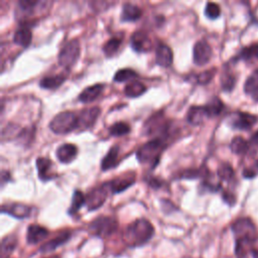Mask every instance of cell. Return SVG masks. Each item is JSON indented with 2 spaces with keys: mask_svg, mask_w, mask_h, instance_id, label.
I'll return each mask as SVG.
<instances>
[{
  "mask_svg": "<svg viewBox=\"0 0 258 258\" xmlns=\"http://www.w3.org/2000/svg\"><path fill=\"white\" fill-rule=\"evenodd\" d=\"M154 235V227L146 219H137L129 224L123 232V241L130 247H141L145 245Z\"/></svg>",
  "mask_w": 258,
  "mask_h": 258,
  "instance_id": "6da1fadb",
  "label": "cell"
},
{
  "mask_svg": "<svg viewBox=\"0 0 258 258\" xmlns=\"http://www.w3.org/2000/svg\"><path fill=\"white\" fill-rule=\"evenodd\" d=\"M166 146V142L160 138H153L141 145L136 151V157L142 164H149L154 167L160 158L161 152Z\"/></svg>",
  "mask_w": 258,
  "mask_h": 258,
  "instance_id": "7a4b0ae2",
  "label": "cell"
},
{
  "mask_svg": "<svg viewBox=\"0 0 258 258\" xmlns=\"http://www.w3.org/2000/svg\"><path fill=\"white\" fill-rule=\"evenodd\" d=\"M49 129L55 134H67L78 128V115L66 111L55 115L48 124Z\"/></svg>",
  "mask_w": 258,
  "mask_h": 258,
  "instance_id": "3957f363",
  "label": "cell"
},
{
  "mask_svg": "<svg viewBox=\"0 0 258 258\" xmlns=\"http://www.w3.org/2000/svg\"><path fill=\"white\" fill-rule=\"evenodd\" d=\"M170 124L169 122L163 117L161 112H158L152 115L143 126V132L146 135H156L155 138H160L166 140L169 134Z\"/></svg>",
  "mask_w": 258,
  "mask_h": 258,
  "instance_id": "277c9868",
  "label": "cell"
},
{
  "mask_svg": "<svg viewBox=\"0 0 258 258\" xmlns=\"http://www.w3.org/2000/svg\"><path fill=\"white\" fill-rule=\"evenodd\" d=\"M118 228L116 219L108 216H99L89 224V231L92 235L99 238H107L111 236Z\"/></svg>",
  "mask_w": 258,
  "mask_h": 258,
  "instance_id": "5b68a950",
  "label": "cell"
},
{
  "mask_svg": "<svg viewBox=\"0 0 258 258\" xmlns=\"http://www.w3.org/2000/svg\"><path fill=\"white\" fill-rule=\"evenodd\" d=\"M81 52L80 42L78 39L68 41L59 50L57 61L64 69H71L79 59Z\"/></svg>",
  "mask_w": 258,
  "mask_h": 258,
  "instance_id": "8992f818",
  "label": "cell"
},
{
  "mask_svg": "<svg viewBox=\"0 0 258 258\" xmlns=\"http://www.w3.org/2000/svg\"><path fill=\"white\" fill-rule=\"evenodd\" d=\"M108 187L105 183L93 187L86 196V206L88 211H95L100 208L107 199Z\"/></svg>",
  "mask_w": 258,
  "mask_h": 258,
  "instance_id": "52a82bcc",
  "label": "cell"
},
{
  "mask_svg": "<svg viewBox=\"0 0 258 258\" xmlns=\"http://www.w3.org/2000/svg\"><path fill=\"white\" fill-rule=\"evenodd\" d=\"M232 231L236 239H254L255 226L249 218H240L232 224Z\"/></svg>",
  "mask_w": 258,
  "mask_h": 258,
  "instance_id": "ba28073f",
  "label": "cell"
},
{
  "mask_svg": "<svg viewBox=\"0 0 258 258\" xmlns=\"http://www.w3.org/2000/svg\"><path fill=\"white\" fill-rule=\"evenodd\" d=\"M213 50L211 45L204 39L195 43L192 48V60L197 66H204L208 63L212 57Z\"/></svg>",
  "mask_w": 258,
  "mask_h": 258,
  "instance_id": "9c48e42d",
  "label": "cell"
},
{
  "mask_svg": "<svg viewBox=\"0 0 258 258\" xmlns=\"http://www.w3.org/2000/svg\"><path fill=\"white\" fill-rule=\"evenodd\" d=\"M152 41L148 34L142 30H137L130 37V46L136 52H147L152 48Z\"/></svg>",
  "mask_w": 258,
  "mask_h": 258,
  "instance_id": "30bf717a",
  "label": "cell"
},
{
  "mask_svg": "<svg viewBox=\"0 0 258 258\" xmlns=\"http://www.w3.org/2000/svg\"><path fill=\"white\" fill-rule=\"evenodd\" d=\"M101 110L99 107H91L82 110L78 114V128L81 130L92 127L98 119Z\"/></svg>",
  "mask_w": 258,
  "mask_h": 258,
  "instance_id": "8fae6325",
  "label": "cell"
},
{
  "mask_svg": "<svg viewBox=\"0 0 258 258\" xmlns=\"http://www.w3.org/2000/svg\"><path fill=\"white\" fill-rule=\"evenodd\" d=\"M1 212L16 219H26L31 215L32 209L29 206L20 203H8L2 205Z\"/></svg>",
  "mask_w": 258,
  "mask_h": 258,
  "instance_id": "7c38bea8",
  "label": "cell"
},
{
  "mask_svg": "<svg viewBox=\"0 0 258 258\" xmlns=\"http://www.w3.org/2000/svg\"><path fill=\"white\" fill-rule=\"evenodd\" d=\"M71 237H72V232L71 231H68V230L61 231L55 237H53L52 239L43 243L39 247L38 250H39L40 253H43V254L50 253V252L54 251L56 248L66 244L71 239Z\"/></svg>",
  "mask_w": 258,
  "mask_h": 258,
  "instance_id": "4fadbf2b",
  "label": "cell"
},
{
  "mask_svg": "<svg viewBox=\"0 0 258 258\" xmlns=\"http://www.w3.org/2000/svg\"><path fill=\"white\" fill-rule=\"evenodd\" d=\"M134 182H135V175L133 172H129L128 174L118 176L106 182L105 184L108 187V189H110L113 194H118L125 190L129 186H131Z\"/></svg>",
  "mask_w": 258,
  "mask_h": 258,
  "instance_id": "5bb4252c",
  "label": "cell"
},
{
  "mask_svg": "<svg viewBox=\"0 0 258 258\" xmlns=\"http://www.w3.org/2000/svg\"><path fill=\"white\" fill-rule=\"evenodd\" d=\"M173 60V53L171 48L165 43L159 42L155 49V62L163 68L171 66Z\"/></svg>",
  "mask_w": 258,
  "mask_h": 258,
  "instance_id": "9a60e30c",
  "label": "cell"
},
{
  "mask_svg": "<svg viewBox=\"0 0 258 258\" xmlns=\"http://www.w3.org/2000/svg\"><path fill=\"white\" fill-rule=\"evenodd\" d=\"M48 234L49 232L46 228L37 224H31L28 226L26 231V241L30 245H35L43 241Z\"/></svg>",
  "mask_w": 258,
  "mask_h": 258,
  "instance_id": "2e32d148",
  "label": "cell"
},
{
  "mask_svg": "<svg viewBox=\"0 0 258 258\" xmlns=\"http://www.w3.org/2000/svg\"><path fill=\"white\" fill-rule=\"evenodd\" d=\"M256 120L257 118L254 115L244 112H238L232 119L231 126L239 130H248L256 123Z\"/></svg>",
  "mask_w": 258,
  "mask_h": 258,
  "instance_id": "e0dca14e",
  "label": "cell"
},
{
  "mask_svg": "<svg viewBox=\"0 0 258 258\" xmlns=\"http://www.w3.org/2000/svg\"><path fill=\"white\" fill-rule=\"evenodd\" d=\"M77 154H78L77 146L71 143H64L59 145L55 151V156L61 163L72 162L76 158Z\"/></svg>",
  "mask_w": 258,
  "mask_h": 258,
  "instance_id": "ac0fdd59",
  "label": "cell"
},
{
  "mask_svg": "<svg viewBox=\"0 0 258 258\" xmlns=\"http://www.w3.org/2000/svg\"><path fill=\"white\" fill-rule=\"evenodd\" d=\"M32 39V32L30 30V25L27 23L20 24L19 28L13 34V42L22 46L26 47L30 44Z\"/></svg>",
  "mask_w": 258,
  "mask_h": 258,
  "instance_id": "d6986e66",
  "label": "cell"
},
{
  "mask_svg": "<svg viewBox=\"0 0 258 258\" xmlns=\"http://www.w3.org/2000/svg\"><path fill=\"white\" fill-rule=\"evenodd\" d=\"M210 118L205 106H191L186 114V121L190 125H200Z\"/></svg>",
  "mask_w": 258,
  "mask_h": 258,
  "instance_id": "ffe728a7",
  "label": "cell"
},
{
  "mask_svg": "<svg viewBox=\"0 0 258 258\" xmlns=\"http://www.w3.org/2000/svg\"><path fill=\"white\" fill-rule=\"evenodd\" d=\"M35 164H36L39 179H41L43 181H46V180H49V179L53 178L54 174L51 171L52 162H51L50 159L40 156V157L36 158Z\"/></svg>",
  "mask_w": 258,
  "mask_h": 258,
  "instance_id": "44dd1931",
  "label": "cell"
},
{
  "mask_svg": "<svg viewBox=\"0 0 258 258\" xmlns=\"http://www.w3.org/2000/svg\"><path fill=\"white\" fill-rule=\"evenodd\" d=\"M142 15V10L139 6L132 3H124L122 6L121 20L124 22H134Z\"/></svg>",
  "mask_w": 258,
  "mask_h": 258,
  "instance_id": "7402d4cb",
  "label": "cell"
},
{
  "mask_svg": "<svg viewBox=\"0 0 258 258\" xmlns=\"http://www.w3.org/2000/svg\"><path fill=\"white\" fill-rule=\"evenodd\" d=\"M104 89L103 84H95L89 86L83 90V92L79 95V100L82 103H90L96 100L102 93Z\"/></svg>",
  "mask_w": 258,
  "mask_h": 258,
  "instance_id": "603a6c76",
  "label": "cell"
},
{
  "mask_svg": "<svg viewBox=\"0 0 258 258\" xmlns=\"http://www.w3.org/2000/svg\"><path fill=\"white\" fill-rule=\"evenodd\" d=\"M17 246V237L13 234L5 236L1 241L0 258H10Z\"/></svg>",
  "mask_w": 258,
  "mask_h": 258,
  "instance_id": "cb8c5ba5",
  "label": "cell"
},
{
  "mask_svg": "<svg viewBox=\"0 0 258 258\" xmlns=\"http://www.w3.org/2000/svg\"><path fill=\"white\" fill-rule=\"evenodd\" d=\"M119 146L118 145H115V146H112L109 151L107 152V154L102 158V161H101V169L103 171H106V170H109L110 168L114 167L117 162H118V155H119Z\"/></svg>",
  "mask_w": 258,
  "mask_h": 258,
  "instance_id": "d4e9b609",
  "label": "cell"
},
{
  "mask_svg": "<svg viewBox=\"0 0 258 258\" xmlns=\"http://www.w3.org/2000/svg\"><path fill=\"white\" fill-rule=\"evenodd\" d=\"M66 79H67V76L64 74L46 76L39 81V87H41L42 89L53 90L58 88L66 81Z\"/></svg>",
  "mask_w": 258,
  "mask_h": 258,
  "instance_id": "484cf974",
  "label": "cell"
},
{
  "mask_svg": "<svg viewBox=\"0 0 258 258\" xmlns=\"http://www.w3.org/2000/svg\"><path fill=\"white\" fill-rule=\"evenodd\" d=\"M146 92L145 85L137 80L129 82L124 88V94L128 98H136L143 95Z\"/></svg>",
  "mask_w": 258,
  "mask_h": 258,
  "instance_id": "4316f807",
  "label": "cell"
},
{
  "mask_svg": "<svg viewBox=\"0 0 258 258\" xmlns=\"http://www.w3.org/2000/svg\"><path fill=\"white\" fill-rule=\"evenodd\" d=\"M123 41V35L122 34H117L113 37H111L104 45H103V52L108 56L114 55L118 50L120 45L122 44Z\"/></svg>",
  "mask_w": 258,
  "mask_h": 258,
  "instance_id": "83f0119b",
  "label": "cell"
},
{
  "mask_svg": "<svg viewBox=\"0 0 258 258\" xmlns=\"http://www.w3.org/2000/svg\"><path fill=\"white\" fill-rule=\"evenodd\" d=\"M244 91L248 95L258 97V70L254 71L246 80L244 85Z\"/></svg>",
  "mask_w": 258,
  "mask_h": 258,
  "instance_id": "f1b7e54d",
  "label": "cell"
},
{
  "mask_svg": "<svg viewBox=\"0 0 258 258\" xmlns=\"http://www.w3.org/2000/svg\"><path fill=\"white\" fill-rule=\"evenodd\" d=\"M84 205H86V196H84L81 190L75 189L72 198V204L68 210V213L70 215H75Z\"/></svg>",
  "mask_w": 258,
  "mask_h": 258,
  "instance_id": "f546056e",
  "label": "cell"
},
{
  "mask_svg": "<svg viewBox=\"0 0 258 258\" xmlns=\"http://www.w3.org/2000/svg\"><path fill=\"white\" fill-rule=\"evenodd\" d=\"M137 77H138V74L134 70L125 68V69L118 70L114 75L113 80L116 83H122L127 81H134V79H136Z\"/></svg>",
  "mask_w": 258,
  "mask_h": 258,
  "instance_id": "4dcf8cb0",
  "label": "cell"
},
{
  "mask_svg": "<svg viewBox=\"0 0 258 258\" xmlns=\"http://www.w3.org/2000/svg\"><path fill=\"white\" fill-rule=\"evenodd\" d=\"M205 107L209 114V117L211 118V117L218 116L222 112L224 105H223V102L218 97H214L205 105Z\"/></svg>",
  "mask_w": 258,
  "mask_h": 258,
  "instance_id": "1f68e13d",
  "label": "cell"
},
{
  "mask_svg": "<svg viewBox=\"0 0 258 258\" xmlns=\"http://www.w3.org/2000/svg\"><path fill=\"white\" fill-rule=\"evenodd\" d=\"M40 4H41V2H39L37 0H20L17 4V8H18L20 14L29 15Z\"/></svg>",
  "mask_w": 258,
  "mask_h": 258,
  "instance_id": "d6a6232c",
  "label": "cell"
},
{
  "mask_svg": "<svg viewBox=\"0 0 258 258\" xmlns=\"http://www.w3.org/2000/svg\"><path fill=\"white\" fill-rule=\"evenodd\" d=\"M248 142L241 136H236L232 139L230 148L235 154H243L248 150Z\"/></svg>",
  "mask_w": 258,
  "mask_h": 258,
  "instance_id": "836d02e7",
  "label": "cell"
},
{
  "mask_svg": "<svg viewBox=\"0 0 258 258\" xmlns=\"http://www.w3.org/2000/svg\"><path fill=\"white\" fill-rule=\"evenodd\" d=\"M237 59H258V43L243 48L236 57Z\"/></svg>",
  "mask_w": 258,
  "mask_h": 258,
  "instance_id": "e575fe53",
  "label": "cell"
},
{
  "mask_svg": "<svg viewBox=\"0 0 258 258\" xmlns=\"http://www.w3.org/2000/svg\"><path fill=\"white\" fill-rule=\"evenodd\" d=\"M130 132V126L125 122H117L110 126L109 134L113 137H119L126 135Z\"/></svg>",
  "mask_w": 258,
  "mask_h": 258,
  "instance_id": "d590c367",
  "label": "cell"
},
{
  "mask_svg": "<svg viewBox=\"0 0 258 258\" xmlns=\"http://www.w3.org/2000/svg\"><path fill=\"white\" fill-rule=\"evenodd\" d=\"M235 83H236V79L231 73L226 72L222 75V77H221V86H222V89L224 91H231L234 88Z\"/></svg>",
  "mask_w": 258,
  "mask_h": 258,
  "instance_id": "8d00e7d4",
  "label": "cell"
},
{
  "mask_svg": "<svg viewBox=\"0 0 258 258\" xmlns=\"http://www.w3.org/2000/svg\"><path fill=\"white\" fill-rule=\"evenodd\" d=\"M218 175L222 180H230L234 176V170L229 163H222L218 168Z\"/></svg>",
  "mask_w": 258,
  "mask_h": 258,
  "instance_id": "74e56055",
  "label": "cell"
},
{
  "mask_svg": "<svg viewBox=\"0 0 258 258\" xmlns=\"http://www.w3.org/2000/svg\"><path fill=\"white\" fill-rule=\"evenodd\" d=\"M205 14L210 19H216L221 14V8L217 3L208 2L205 7Z\"/></svg>",
  "mask_w": 258,
  "mask_h": 258,
  "instance_id": "f35d334b",
  "label": "cell"
},
{
  "mask_svg": "<svg viewBox=\"0 0 258 258\" xmlns=\"http://www.w3.org/2000/svg\"><path fill=\"white\" fill-rule=\"evenodd\" d=\"M215 72L216 70L213 69V70H208V71H205L199 75H195L194 78H195V82L199 85H206L208 83L211 82V80L214 78L215 76Z\"/></svg>",
  "mask_w": 258,
  "mask_h": 258,
  "instance_id": "ab89813d",
  "label": "cell"
},
{
  "mask_svg": "<svg viewBox=\"0 0 258 258\" xmlns=\"http://www.w3.org/2000/svg\"><path fill=\"white\" fill-rule=\"evenodd\" d=\"M146 181L153 188H159V187L162 186V180L155 177V176H149V178H147Z\"/></svg>",
  "mask_w": 258,
  "mask_h": 258,
  "instance_id": "60d3db41",
  "label": "cell"
},
{
  "mask_svg": "<svg viewBox=\"0 0 258 258\" xmlns=\"http://www.w3.org/2000/svg\"><path fill=\"white\" fill-rule=\"evenodd\" d=\"M11 175H10V172L7 171V170H1V185L3 186L6 182L10 181L11 180Z\"/></svg>",
  "mask_w": 258,
  "mask_h": 258,
  "instance_id": "b9f144b4",
  "label": "cell"
},
{
  "mask_svg": "<svg viewBox=\"0 0 258 258\" xmlns=\"http://www.w3.org/2000/svg\"><path fill=\"white\" fill-rule=\"evenodd\" d=\"M223 199H224V201H225L226 203H228L229 205H234V204H235V201H236L235 197H234L233 195L229 194V192H224Z\"/></svg>",
  "mask_w": 258,
  "mask_h": 258,
  "instance_id": "7bdbcfd3",
  "label": "cell"
},
{
  "mask_svg": "<svg viewBox=\"0 0 258 258\" xmlns=\"http://www.w3.org/2000/svg\"><path fill=\"white\" fill-rule=\"evenodd\" d=\"M243 174H244V176H245V177H248V178H250L251 176L255 175V172H250V170H249V169H246V170H244Z\"/></svg>",
  "mask_w": 258,
  "mask_h": 258,
  "instance_id": "ee69618b",
  "label": "cell"
},
{
  "mask_svg": "<svg viewBox=\"0 0 258 258\" xmlns=\"http://www.w3.org/2000/svg\"><path fill=\"white\" fill-rule=\"evenodd\" d=\"M252 140L258 142V131H256V132L254 133V135H253V137H252Z\"/></svg>",
  "mask_w": 258,
  "mask_h": 258,
  "instance_id": "f6af8a7d",
  "label": "cell"
},
{
  "mask_svg": "<svg viewBox=\"0 0 258 258\" xmlns=\"http://www.w3.org/2000/svg\"><path fill=\"white\" fill-rule=\"evenodd\" d=\"M47 258H60V257L56 256V255H53V256H50V257H47Z\"/></svg>",
  "mask_w": 258,
  "mask_h": 258,
  "instance_id": "bcb514c9",
  "label": "cell"
}]
</instances>
